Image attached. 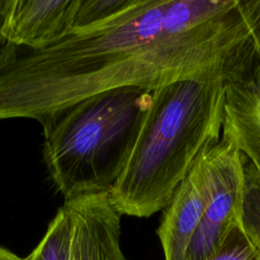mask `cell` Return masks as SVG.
<instances>
[{
  "label": "cell",
  "mask_w": 260,
  "mask_h": 260,
  "mask_svg": "<svg viewBox=\"0 0 260 260\" xmlns=\"http://www.w3.org/2000/svg\"><path fill=\"white\" fill-rule=\"evenodd\" d=\"M75 0H14L5 28L8 44L39 50L69 32Z\"/></svg>",
  "instance_id": "ba28073f"
},
{
  "label": "cell",
  "mask_w": 260,
  "mask_h": 260,
  "mask_svg": "<svg viewBox=\"0 0 260 260\" xmlns=\"http://www.w3.org/2000/svg\"><path fill=\"white\" fill-rule=\"evenodd\" d=\"M207 189L201 153L165 208L157 236L165 260H185L190 241L203 214Z\"/></svg>",
  "instance_id": "52a82bcc"
},
{
  "label": "cell",
  "mask_w": 260,
  "mask_h": 260,
  "mask_svg": "<svg viewBox=\"0 0 260 260\" xmlns=\"http://www.w3.org/2000/svg\"><path fill=\"white\" fill-rule=\"evenodd\" d=\"M244 174L241 226L249 239L260 249V174L246 158Z\"/></svg>",
  "instance_id": "30bf717a"
},
{
  "label": "cell",
  "mask_w": 260,
  "mask_h": 260,
  "mask_svg": "<svg viewBox=\"0 0 260 260\" xmlns=\"http://www.w3.org/2000/svg\"><path fill=\"white\" fill-rule=\"evenodd\" d=\"M72 217L67 260H126L120 245L121 217L109 191L65 200Z\"/></svg>",
  "instance_id": "5b68a950"
},
{
  "label": "cell",
  "mask_w": 260,
  "mask_h": 260,
  "mask_svg": "<svg viewBox=\"0 0 260 260\" xmlns=\"http://www.w3.org/2000/svg\"><path fill=\"white\" fill-rule=\"evenodd\" d=\"M0 260H25V257H19L10 250L0 246Z\"/></svg>",
  "instance_id": "5bb4252c"
},
{
  "label": "cell",
  "mask_w": 260,
  "mask_h": 260,
  "mask_svg": "<svg viewBox=\"0 0 260 260\" xmlns=\"http://www.w3.org/2000/svg\"><path fill=\"white\" fill-rule=\"evenodd\" d=\"M229 82L185 79L151 91L130 154L109 189L122 215L148 217L169 205L200 153L221 137Z\"/></svg>",
  "instance_id": "7a4b0ae2"
},
{
  "label": "cell",
  "mask_w": 260,
  "mask_h": 260,
  "mask_svg": "<svg viewBox=\"0 0 260 260\" xmlns=\"http://www.w3.org/2000/svg\"><path fill=\"white\" fill-rule=\"evenodd\" d=\"M221 137L260 174V49L251 65L226 85Z\"/></svg>",
  "instance_id": "8992f818"
},
{
  "label": "cell",
  "mask_w": 260,
  "mask_h": 260,
  "mask_svg": "<svg viewBox=\"0 0 260 260\" xmlns=\"http://www.w3.org/2000/svg\"><path fill=\"white\" fill-rule=\"evenodd\" d=\"M124 1L125 0H75L69 32L83 30L107 20L120 9Z\"/></svg>",
  "instance_id": "8fae6325"
},
{
  "label": "cell",
  "mask_w": 260,
  "mask_h": 260,
  "mask_svg": "<svg viewBox=\"0 0 260 260\" xmlns=\"http://www.w3.org/2000/svg\"><path fill=\"white\" fill-rule=\"evenodd\" d=\"M207 260H260V249L249 239L240 223L232 229L217 252Z\"/></svg>",
  "instance_id": "7c38bea8"
},
{
  "label": "cell",
  "mask_w": 260,
  "mask_h": 260,
  "mask_svg": "<svg viewBox=\"0 0 260 260\" xmlns=\"http://www.w3.org/2000/svg\"><path fill=\"white\" fill-rule=\"evenodd\" d=\"M72 236V217L66 202L49 223L45 236L25 260H67Z\"/></svg>",
  "instance_id": "9c48e42d"
},
{
  "label": "cell",
  "mask_w": 260,
  "mask_h": 260,
  "mask_svg": "<svg viewBox=\"0 0 260 260\" xmlns=\"http://www.w3.org/2000/svg\"><path fill=\"white\" fill-rule=\"evenodd\" d=\"M151 91L136 86L105 90L41 123L44 164L65 200L109 191L130 154Z\"/></svg>",
  "instance_id": "3957f363"
},
{
  "label": "cell",
  "mask_w": 260,
  "mask_h": 260,
  "mask_svg": "<svg viewBox=\"0 0 260 260\" xmlns=\"http://www.w3.org/2000/svg\"><path fill=\"white\" fill-rule=\"evenodd\" d=\"M14 0H0V51L7 44L5 38V28L11 13Z\"/></svg>",
  "instance_id": "4fadbf2b"
},
{
  "label": "cell",
  "mask_w": 260,
  "mask_h": 260,
  "mask_svg": "<svg viewBox=\"0 0 260 260\" xmlns=\"http://www.w3.org/2000/svg\"><path fill=\"white\" fill-rule=\"evenodd\" d=\"M207 198L185 260H207L241 223L245 157L223 137L201 152Z\"/></svg>",
  "instance_id": "277c9868"
},
{
  "label": "cell",
  "mask_w": 260,
  "mask_h": 260,
  "mask_svg": "<svg viewBox=\"0 0 260 260\" xmlns=\"http://www.w3.org/2000/svg\"><path fill=\"white\" fill-rule=\"evenodd\" d=\"M259 47L260 11L252 1L125 0L94 26L43 49H15L8 73L23 104L44 119L113 88L232 81Z\"/></svg>",
  "instance_id": "6da1fadb"
}]
</instances>
